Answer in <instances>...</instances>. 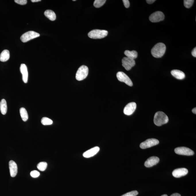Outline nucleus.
Wrapping results in <instances>:
<instances>
[{
  "label": "nucleus",
  "instance_id": "nucleus-24",
  "mask_svg": "<svg viewBox=\"0 0 196 196\" xmlns=\"http://www.w3.org/2000/svg\"><path fill=\"white\" fill-rule=\"evenodd\" d=\"M106 2V0H95L94 2V6L97 8L100 7Z\"/></svg>",
  "mask_w": 196,
  "mask_h": 196
},
{
  "label": "nucleus",
  "instance_id": "nucleus-37",
  "mask_svg": "<svg viewBox=\"0 0 196 196\" xmlns=\"http://www.w3.org/2000/svg\"><path fill=\"white\" fill-rule=\"evenodd\" d=\"M73 1H76V0H73Z\"/></svg>",
  "mask_w": 196,
  "mask_h": 196
},
{
  "label": "nucleus",
  "instance_id": "nucleus-11",
  "mask_svg": "<svg viewBox=\"0 0 196 196\" xmlns=\"http://www.w3.org/2000/svg\"><path fill=\"white\" fill-rule=\"evenodd\" d=\"M137 105L135 102H132L127 104L125 107L124 113L125 114L130 116L134 113L136 109Z\"/></svg>",
  "mask_w": 196,
  "mask_h": 196
},
{
  "label": "nucleus",
  "instance_id": "nucleus-20",
  "mask_svg": "<svg viewBox=\"0 0 196 196\" xmlns=\"http://www.w3.org/2000/svg\"><path fill=\"white\" fill-rule=\"evenodd\" d=\"M0 110L2 115L6 114L7 110V104L5 99L1 100L0 102Z\"/></svg>",
  "mask_w": 196,
  "mask_h": 196
},
{
  "label": "nucleus",
  "instance_id": "nucleus-30",
  "mask_svg": "<svg viewBox=\"0 0 196 196\" xmlns=\"http://www.w3.org/2000/svg\"><path fill=\"white\" fill-rule=\"evenodd\" d=\"M123 3H124V6L126 8H128L130 6V2L128 0H123Z\"/></svg>",
  "mask_w": 196,
  "mask_h": 196
},
{
  "label": "nucleus",
  "instance_id": "nucleus-36",
  "mask_svg": "<svg viewBox=\"0 0 196 196\" xmlns=\"http://www.w3.org/2000/svg\"><path fill=\"white\" fill-rule=\"evenodd\" d=\"M161 196H168V195L166 194H164Z\"/></svg>",
  "mask_w": 196,
  "mask_h": 196
},
{
  "label": "nucleus",
  "instance_id": "nucleus-9",
  "mask_svg": "<svg viewBox=\"0 0 196 196\" xmlns=\"http://www.w3.org/2000/svg\"><path fill=\"white\" fill-rule=\"evenodd\" d=\"M164 18V13L160 11L155 12L150 15L149 17V20L152 22H158L162 21Z\"/></svg>",
  "mask_w": 196,
  "mask_h": 196
},
{
  "label": "nucleus",
  "instance_id": "nucleus-33",
  "mask_svg": "<svg viewBox=\"0 0 196 196\" xmlns=\"http://www.w3.org/2000/svg\"><path fill=\"white\" fill-rule=\"evenodd\" d=\"M170 196H181L180 194H178V193H174V194L171 195Z\"/></svg>",
  "mask_w": 196,
  "mask_h": 196
},
{
  "label": "nucleus",
  "instance_id": "nucleus-13",
  "mask_svg": "<svg viewBox=\"0 0 196 196\" xmlns=\"http://www.w3.org/2000/svg\"><path fill=\"white\" fill-rule=\"evenodd\" d=\"M160 161V159L159 158L153 156L151 157L146 160L145 163V166L146 168H150L157 164Z\"/></svg>",
  "mask_w": 196,
  "mask_h": 196
},
{
  "label": "nucleus",
  "instance_id": "nucleus-4",
  "mask_svg": "<svg viewBox=\"0 0 196 196\" xmlns=\"http://www.w3.org/2000/svg\"><path fill=\"white\" fill-rule=\"evenodd\" d=\"M88 67L86 65H82L78 69L76 75V78L78 81H81L86 79L88 74Z\"/></svg>",
  "mask_w": 196,
  "mask_h": 196
},
{
  "label": "nucleus",
  "instance_id": "nucleus-26",
  "mask_svg": "<svg viewBox=\"0 0 196 196\" xmlns=\"http://www.w3.org/2000/svg\"><path fill=\"white\" fill-rule=\"evenodd\" d=\"M194 2V0H184V4L186 8L189 9L192 6Z\"/></svg>",
  "mask_w": 196,
  "mask_h": 196
},
{
  "label": "nucleus",
  "instance_id": "nucleus-8",
  "mask_svg": "<svg viewBox=\"0 0 196 196\" xmlns=\"http://www.w3.org/2000/svg\"><path fill=\"white\" fill-rule=\"evenodd\" d=\"M118 79L121 82H124L126 84L131 87L133 84L130 78L125 73L122 72H119L117 74Z\"/></svg>",
  "mask_w": 196,
  "mask_h": 196
},
{
  "label": "nucleus",
  "instance_id": "nucleus-1",
  "mask_svg": "<svg viewBox=\"0 0 196 196\" xmlns=\"http://www.w3.org/2000/svg\"><path fill=\"white\" fill-rule=\"evenodd\" d=\"M166 50V46L164 44L160 42L155 45L151 50L152 56L156 58L162 57Z\"/></svg>",
  "mask_w": 196,
  "mask_h": 196
},
{
  "label": "nucleus",
  "instance_id": "nucleus-7",
  "mask_svg": "<svg viewBox=\"0 0 196 196\" xmlns=\"http://www.w3.org/2000/svg\"><path fill=\"white\" fill-rule=\"evenodd\" d=\"M159 141L158 140L155 138H150L147 139L140 144V147L142 149H145L152 147L158 144Z\"/></svg>",
  "mask_w": 196,
  "mask_h": 196
},
{
  "label": "nucleus",
  "instance_id": "nucleus-3",
  "mask_svg": "<svg viewBox=\"0 0 196 196\" xmlns=\"http://www.w3.org/2000/svg\"><path fill=\"white\" fill-rule=\"evenodd\" d=\"M108 34V31L105 30H94L88 34L89 38L93 39H101L105 37Z\"/></svg>",
  "mask_w": 196,
  "mask_h": 196
},
{
  "label": "nucleus",
  "instance_id": "nucleus-5",
  "mask_svg": "<svg viewBox=\"0 0 196 196\" xmlns=\"http://www.w3.org/2000/svg\"><path fill=\"white\" fill-rule=\"evenodd\" d=\"M40 35L34 31H29L22 35L20 39L23 42H26L35 38L39 37Z\"/></svg>",
  "mask_w": 196,
  "mask_h": 196
},
{
  "label": "nucleus",
  "instance_id": "nucleus-21",
  "mask_svg": "<svg viewBox=\"0 0 196 196\" xmlns=\"http://www.w3.org/2000/svg\"><path fill=\"white\" fill-rule=\"evenodd\" d=\"M45 16L51 21H54L56 19V15L55 12L51 10H46L44 13Z\"/></svg>",
  "mask_w": 196,
  "mask_h": 196
},
{
  "label": "nucleus",
  "instance_id": "nucleus-32",
  "mask_svg": "<svg viewBox=\"0 0 196 196\" xmlns=\"http://www.w3.org/2000/svg\"><path fill=\"white\" fill-rule=\"evenodd\" d=\"M149 4H152L154 2H155V0H147L146 1Z\"/></svg>",
  "mask_w": 196,
  "mask_h": 196
},
{
  "label": "nucleus",
  "instance_id": "nucleus-12",
  "mask_svg": "<svg viewBox=\"0 0 196 196\" xmlns=\"http://www.w3.org/2000/svg\"><path fill=\"white\" fill-rule=\"evenodd\" d=\"M188 173V170L186 168H177L174 170L172 172V174L175 178H179L181 177L185 176Z\"/></svg>",
  "mask_w": 196,
  "mask_h": 196
},
{
  "label": "nucleus",
  "instance_id": "nucleus-34",
  "mask_svg": "<svg viewBox=\"0 0 196 196\" xmlns=\"http://www.w3.org/2000/svg\"><path fill=\"white\" fill-rule=\"evenodd\" d=\"M41 0H31V1L32 2H40Z\"/></svg>",
  "mask_w": 196,
  "mask_h": 196
},
{
  "label": "nucleus",
  "instance_id": "nucleus-23",
  "mask_svg": "<svg viewBox=\"0 0 196 196\" xmlns=\"http://www.w3.org/2000/svg\"><path fill=\"white\" fill-rule=\"evenodd\" d=\"M41 123L44 125H51L53 124V121L48 118L44 117L41 120Z\"/></svg>",
  "mask_w": 196,
  "mask_h": 196
},
{
  "label": "nucleus",
  "instance_id": "nucleus-29",
  "mask_svg": "<svg viewBox=\"0 0 196 196\" xmlns=\"http://www.w3.org/2000/svg\"><path fill=\"white\" fill-rule=\"evenodd\" d=\"M15 2L20 5H25L27 3V0H15Z\"/></svg>",
  "mask_w": 196,
  "mask_h": 196
},
{
  "label": "nucleus",
  "instance_id": "nucleus-17",
  "mask_svg": "<svg viewBox=\"0 0 196 196\" xmlns=\"http://www.w3.org/2000/svg\"><path fill=\"white\" fill-rule=\"evenodd\" d=\"M171 73L172 76L178 79H182L185 77V73L178 70H173L171 71Z\"/></svg>",
  "mask_w": 196,
  "mask_h": 196
},
{
  "label": "nucleus",
  "instance_id": "nucleus-6",
  "mask_svg": "<svg viewBox=\"0 0 196 196\" xmlns=\"http://www.w3.org/2000/svg\"><path fill=\"white\" fill-rule=\"evenodd\" d=\"M174 151L176 154L181 155L191 156L194 154L193 150L185 147L176 148L175 149Z\"/></svg>",
  "mask_w": 196,
  "mask_h": 196
},
{
  "label": "nucleus",
  "instance_id": "nucleus-25",
  "mask_svg": "<svg viewBox=\"0 0 196 196\" xmlns=\"http://www.w3.org/2000/svg\"><path fill=\"white\" fill-rule=\"evenodd\" d=\"M47 166V164L46 162H40L37 165V168L41 171H44Z\"/></svg>",
  "mask_w": 196,
  "mask_h": 196
},
{
  "label": "nucleus",
  "instance_id": "nucleus-22",
  "mask_svg": "<svg viewBox=\"0 0 196 196\" xmlns=\"http://www.w3.org/2000/svg\"><path fill=\"white\" fill-rule=\"evenodd\" d=\"M20 116L23 121H26L28 119V115L26 110L24 108H21L20 109Z\"/></svg>",
  "mask_w": 196,
  "mask_h": 196
},
{
  "label": "nucleus",
  "instance_id": "nucleus-19",
  "mask_svg": "<svg viewBox=\"0 0 196 196\" xmlns=\"http://www.w3.org/2000/svg\"><path fill=\"white\" fill-rule=\"evenodd\" d=\"M124 54L127 56V57L132 60L135 59L138 57L137 52L134 50L132 51L126 50L124 52Z\"/></svg>",
  "mask_w": 196,
  "mask_h": 196
},
{
  "label": "nucleus",
  "instance_id": "nucleus-31",
  "mask_svg": "<svg viewBox=\"0 0 196 196\" xmlns=\"http://www.w3.org/2000/svg\"><path fill=\"white\" fill-rule=\"evenodd\" d=\"M192 55L193 56V57H196V48L195 47L194 48L192 51L191 52Z\"/></svg>",
  "mask_w": 196,
  "mask_h": 196
},
{
  "label": "nucleus",
  "instance_id": "nucleus-35",
  "mask_svg": "<svg viewBox=\"0 0 196 196\" xmlns=\"http://www.w3.org/2000/svg\"><path fill=\"white\" fill-rule=\"evenodd\" d=\"M192 112H193V113L195 114H196V108H194L192 110Z\"/></svg>",
  "mask_w": 196,
  "mask_h": 196
},
{
  "label": "nucleus",
  "instance_id": "nucleus-18",
  "mask_svg": "<svg viewBox=\"0 0 196 196\" xmlns=\"http://www.w3.org/2000/svg\"><path fill=\"white\" fill-rule=\"evenodd\" d=\"M10 54L9 50H5L0 55V61L2 62H5L9 60Z\"/></svg>",
  "mask_w": 196,
  "mask_h": 196
},
{
  "label": "nucleus",
  "instance_id": "nucleus-28",
  "mask_svg": "<svg viewBox=\"0 0 196 196\" xmlns=\"http://www.w3.org/2000/svg\"><path fill=\"white\" fill-rule=\"evenodd\" d=\"M30 175L33 178H37L40 175V173L38 171L33 170L31 171L30 173Z\"/></svg>",
  "mask_w": 196,
  "mask_h": 196
},
{
  "label": "nucleus",
  "instance_id": "nucleus-14",
  "mask_svg": "<svg viewBox=\"0 0 196 196\" xmlns=\"http://www.w3.org/2000/svg\"><path fill=\"white\" fill-rule=\"evenodd\" d=\"M9 166L11 176L12 177H14L17 175L18 172L17 164L14 161L11 160L9 162Z\"/></svg>",
  "mask_w": 196,
  "mask_h": 196
},
{
  "label": "nucleus",
  "instance_id": "nucleus-16",
  "mask_svg": "<svg viewBox=\"0 0 196 196\" xmlns=\"http://www.w3.org/2000/svg\"><path fill=\"white\" fill-rule=\"evenodd\" d=\"M99 150L100 148L98 147H95L83 153V156L84 157L89 158L95 155Z\"/></svg>",
  "mask_w": 196,
  "mask_h": 196
},
{
  "label": "nucleus",
  "instance_id": "nucleus-15",
  "mask_svg": "<svg viewBox=\"0 0 196 196\" xmlns=\"http://www.w3.org/2000/svg\"><path fill=\"white\" fill-rule=\"evenodd\" d=\"M20 72L22 75V79L23 82L27 83L28 79V72L27 66L26 64H22L20 68Z\"/></svg>",
  "mask_w": 196,
  "mask_h": 196
},
{
  "label": "nucleus",
  "instance_id": "nucleus-2",
  "mask_svg": "<svg viewBox=\"0 0 196 196\" xmlns=\"http://www.w3.org/2000/svg\"><path fill=\"white\" fill-rule=\"evenodd\" d=\"M168 121V116L162 112H156L154 115V122L157 126H161L166 124Z\"/></svg>",
  "mask_w": 196,
  "mask_h": 196
},
{
  "label": "nucleus",
  "instance_id": "nucleus-27",
  "mask_svg": "<svg viewBox=\"0 0 196 196\" xmlns=\"http://www.w3.org/2000/svg\"><path fill=\"white\" fill-rule=\"evenodd\" d=\"M138 194V193L137 191H133L126 193L121 196H136Z\"/></svg>",
  "mask_w": 196,
  "mask_h": 196
},
{
  "label": "nucleus",
  "instance_id": "nucleus-10",
  "mask_svg": "<svg viewBox=\"0 0 196 196\" xmlns=\"http://www.w3.org/2000/svg\"><path fill=\"white\" fill-rule=\"evenodd\" d=\"M122 65L127 71H129L135 65L134 60L131 59L127 57H124L122 60Z\"/></svg>",
  "mask_w": 196,
  "mask_h": 196
}]
</instances>
